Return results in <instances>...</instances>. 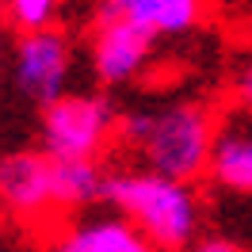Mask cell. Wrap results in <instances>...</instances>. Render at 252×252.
Listing matches in <instances>:
<instances>
[{"instance_id": "8992f818", "label": "cell", "mask_w": 252, "mask_h": 252, "mask_svg": "<svg viewBox=\"0 0 252 252\" xmlns=\"http://www.w3.org/2000/svg\"><path fill=\"white\" fill-rule=\"evenodd\" d=\"M0 206L23 221H46L58 214L54 157L46 149H19L0 157Z\"/></svg>"}, {"instance_id": "8fae6325", "label": "cell", "mask_w": 252, "mask_h": 252, "mask_svg": "<svg viewBox=\"0 0 252 252\" xmlns=\"http://www.w3.org/2000/svg\"><path fill=\"white\" fill-rule=\"evenodd\" d=\"M0 4H4V16L16 31H42V27L58 23V12L65 0H0Z\"/></svg>"}, {"instance_id": "5b68a950", "label": "cell", "mask_w": 252, "mask_h": 252, "mask_svg": "<svg viewBox=\"0 0 252 252\" xmlns=\"http://www.w3.org/2000/svg\"><path fill=\"white\" fill-rule=\"evenodd\" d=\"M157 38L138 31L134 23L115 16H92V38H88V65L92 77L103 88H126L145 77L153 65Z\"/></svg>"}, {"instance_id": "30bf717a", "label": "cell", "mask_w": 252, "mask_h": 252, "mask_svg": "<svg viewBox=\"0 0 252 252\" xmlns=\"http://www.w3.org/2000/svg\"><path fill=\"white\" fill-rule=\"evenodd\" d=\"M107 172L99 160H54V191H58V210H84L103 199Z\"/></svg>"}, {"instance_id": "ba28073f", "label": "cell", "mask_w": 252, "mask_h": 252, "mask_svg": "<svg viewBox=\"0 0 252 252\" xmlns=\"http://www.w3.org/2000/svg\"><path fill=\"white\" fill-rule=\"evenodd\" d=\"M46 252H160L130 218L115 214H88L69 221L46 245Z\"/></svg>"}, {"instance_id": "277c9868", "label": "cell", "mask_w": 252, "mask_h": 252, "mask_svg": "<svg viewBox=\"0 0 252 252\" xmlns=\"http://www.w3.org/2000/svg\"><path fill=\"white\" fill-rule=\"evenodd\" d=\"M73 62H77V54H73V42L65 31H58V27L19 31L16 50H12V80H16L19 95L46 107L58 95L69 92Z\"/></svg>"}, {"instance_id": "9c48e42d", "label": "cell", "mask_w": 252, "mask_h": 252, "mask_svg": "<svg viewBox=\"0 0 252 252\" xmlns=\"http://www.w3.org/2000/svg\"><path fill=\"white\" fill-rule=\"evenodd\" d=\"M206 180L233 195H252V119L221 123Z\"/></svg>"}, {"instance_id": "6da1fadb", "label": "cell", "mask_w": 252, "mask_h": 252, "mask_svg": "<svg viewBox=\"0 0 252 252\" xmlns=\"http://www.w3.org/2000/svg\"><path fill=\"white\" fill-rule=\"evenodd\" d=\"M221 119L206 99H160L119 119V142L153 172L199 184L210 172Z\"/></svg>"}, {"instance_id": "52a82bcc", "label": "cell", "mask_w": 252, "mask_h": 252, "mask_svg": "<svg viewBox=\"0 0 252 252\" xmlns=\"http://www.w3.org/2000/svg\"><path fill=\"white\" fill-rule=\"evenodd\" d=\"M95 16L126 19L138 31L164 42L199 31V23L206 19V0H99Z\"/></svg>"}, {"instance_id": "3957f363", "label": "cell", "mask_w": 252, "mask_h": 252, "mask_svg": "<svg viewBox=\"0 0 252 252\" xmlns=\"http://www.w3.org/2000/svg\"><path fill=\"white\" fill-rule=\"evenodd\" d=\"M119 111L107 95L65 92L42 107V149L54 160H99V153L119 138Z\"/></svg>"}, {"instance_id": "7c38bea8", "label": "cell", "mask_w": 252, "mask_h": 252, "mask_svg": "<svg viewBox=\"0 0 252 252\" xmlns=\"http://www.w3.org/2000/svg\"><path fill=\"white\" fill-rule=\"evenodd\" d=\"M229 99H233L237 115L252 119V58L241 62L233 69V80H229Z\"/></svg>"}, {"instance_id": "5bb4252c", "label": "cell", "mask_w": 252, "mask_h": 252, "mask_svg": "<svg viewBox=\"0 0 252 252\" xmlns=\"http://www.w3.org/2000/svg\"><path fill=\"white\" fill-rule=\"evenodd\" d=\"M4 19H8V16H4V4H0V31H4Z\"/></svg>"}, {"instance_id": "7a4b0ae2", "label": "cell", "mask_w": 252, "mask_h": 252, "mask_svg": "<svg viewBox=\"0 0 252 252\" xmlns=\"http://www.w3.org/2000/svg\"><path fill=\"white\" fill-rule=\"evenodd\" d=\"M103 203L130 218L160 252H188L203 237V199L195 184L145 164L107 172Z\"/></svg>"}, {"instance_id": "4fadbf2b", "label": "cell", "mask_w": 252, "mask_h": 252, "mask_svg": "<svg viewBox=\"0 0 252 252\" xmlns=\"http://www.w3.org/2000/svg\"><path fill=\"white\" fill-rule=\"evenodd\" d=\"M188 252H249L245 245H237V241H229V237H218V233H203L195 245H191Z\"/></svg>"}]
</instances>
